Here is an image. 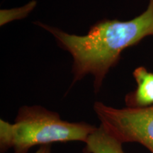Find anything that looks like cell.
<instances>
[{
	"instance_id": "1",
	"label": "cell",
	"mask_w": 153,
	"mask_h": 153,
	"mask_svg": "<svg viewBox=\"0 0 153 153\" xmlns=\"http://www.w3.org/2000/svg\"><path fill=\"white\" fill-rule=\"evenodd\" d=\"M35 24L49 32L60 46L72 55V85L90 74L97 93L124 50L153 36V0H149L145 11L135 18L125 22L104 19L91 26L83 36L68 33L38 21Z\"/></svg>"
},
{
	"instance_id": "4",
	"label": "cell",
	"mask_w": 153,
	"mask_h": 153,
	"mask_svg": "<svg viewBox=\"0 0 153 153\" xmlns=\"http://www.w3.org/2000/svg\"><path fill=\"white\" fill-rule=\"evenodd\" d=\"M137 83L135 91L126 97V104L128 108H145L153 105V72L145 67H138L133 72Z\"/></svg>"
},
{
	"instance_id": "6",
	"label": "cell",
	"mask_w": 153,
	"mask_h": 153,
	"mask_svg": "<svg viewBox=\"0 0 153 153\" xmlns=\"http://www.w3.org/2000/svg\"><path fill=\"white\" fill-rule=\"evenodd\" d=\"M36 5L37 1L32 0L22 7L9 9H1L0 11V25L3 26L13 21L26 18L36 8Z\"/></svg>"
},
{
	"instance_id": "5",
	"label": "cell",
	"mask_w": 153,
	"mask_h": 153,
	"mask_svg": "<svg viewBox=\"0 0 153 153\" xmlns=\"http://www.w3.org/2000/svg\"><path fill=\"white\" fill-rule=\"evenodd\" d=\"M85 143L84 153H125L123 143L101 124L91 132Z\"/></svg>"
},
{
	"instance_id": "3",
	"label": "cell",
	"mask_w": 153,
	"mask_h": 153,
	"mask_svg": "<svg viewBox=\"0 0 153 153\" xmlns=\"http://www.w3.org/2000/svg\"><path fill=\"white\" fill-rule=\"evenodd\" d=\"M94 111L101 125L122 143H137L153 153V105L116 108L97 101Z\"/></svg>"
},
{
	"instance_id": "2",
	"label": "cell",
	"mask_w": 153,
	"mask_h": 153,
	"mask_svg": "<svg viewBox=\"0 0 153 153\" xmlns=\"http://www.w3.org/2000/svg\"><path fill=\"white\" fill-rule=\"evenodd\" d=\"M96 126L85 122H68L57 113L41 106L19 108L14 123L0 119V152L13 150L28 153L36 145L80 141L85 143Z\"/></svg>"
},
{
	"instance_id": "7",
	"label": "cell",
	"mask_w": 153,
	"mask_h": 153,
	"mask_svg": "<svg viewBox=\"0 0 153 153\" xmlns=\"http://www.w3.org/2000/svg\"><path fill=\"white\" fill-rule=\"evenodd\" d=\"M35 153H52V151L50 145H44L40 146Z\"/></svg>"
}]
</instances>
